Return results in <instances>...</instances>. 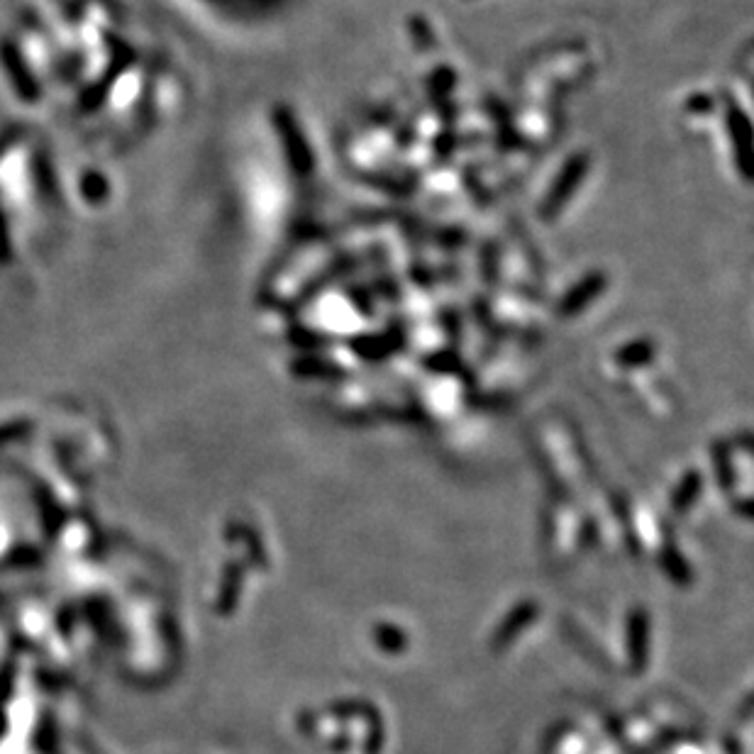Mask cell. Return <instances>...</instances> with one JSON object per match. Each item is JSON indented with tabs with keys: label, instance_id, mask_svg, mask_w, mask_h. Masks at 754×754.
Instances as JSON below:
<instances>
[{
	"label": "cell",
	"instance_id": "obj_3",
	"mask_svg": "<svg viewBox=\"0 0 754 754\" xmlns=\"http://www.w3.org/2000/svg\"><path fill=\"white\" fill-rule=\"evenodd\" d=\"M10 257V245H8V235H5V227L0 223V262Z\"/></svg>",
	"mask_w": 754,
	"mask_h": 754
},
{
	"label": "cell",
	"instance_id": "obj_1",
	"mask_svg": "<svg viewBox=\"0 0 754 754\" xmlns=\"http://www.w3.org/2000/svg\"><path fill=\"white\" fill-rule=\"evenodd\" d=\"M0 62H3L5 71H8V79L15 86V91L20 93L22 101H27V103L40 101V86H37L35 79L30 76L25 62H22L20 52L13 47V44H3V47H0Z\"/></svg>",
	"mask_w": 754,
	"mask_h": 754
},
{
	"label": "cell",
	"instance_id": "obj_2",
	"mask_svg": "<svg viewBox=\"0 0 754 754\" xmlns=\"http://www.w3.org/2000/svg\"><path fill=\"white\" fill-rule=\"evenodd\" d=\"M83 198H86L88 203H103L105 198H108V181L103 179L101 174H96V171H88L86 176H83Z\"/></svg>",
	"mask_w": 754,
	"mask_h": 754
}]
</instances>
